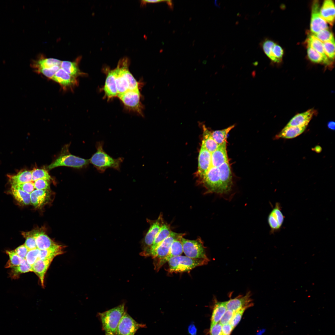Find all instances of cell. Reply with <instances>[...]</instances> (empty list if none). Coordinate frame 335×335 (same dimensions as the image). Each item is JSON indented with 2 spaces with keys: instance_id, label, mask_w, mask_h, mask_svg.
I'll list each match as a JSON object with an SVG mask.
<instances>
[{
  "instance_id": "f35d334b",
  "label": "cell",
  "mask_w": 335,
  "mask_h": 335,
  "mask_svg": "<svg viewBox=\"0 0 335 335\" xmlns=\"http://www.w3.org/2000/svg\"><path fill=\"white\" fill-rule=\"evenodd\" d=\"M6 253L8 255L9 260L6 266V267L11 268L18 266L22 263L24 259L18 256L14 251H7Z\"/></svg>"
},
{
  "instance_id": "c3c4849f",
  "label": "cell",
  "mask_w": 335,
  "mask_h": 335,
  "mask_svg": "<svg viewBox=\"0 0 335 335\" xmlns=\"http://www.w3.org/2000/svg\"><path fill=\"white\" fill-rule=\"evenodd\" d=\"M248 308L244 307L234 312L229 323L234 329L239 323L244 311Z\"/></svg>"
},
{
  "instance_id": "d6986e66",
  "label": "cell",
  "mask_w": 335,
  "mask_h": 335,
  "mask_svg": "<svg viewBox=\"0 0 335 335\" xmlns=\"http://www.w3.org/2000/svg\"><path fill=\"white\" fill-rule=\"evenodd\" d=\"M30 203L34 207L40 208L50 200L51 195L48 190H36L30 194Z\"/></svg>"
},
{
  "instance_id": "7c38bea8",
  "label": "cell",
  "mask_w": 335,
  "mask_h": 335,
  "mask_svg": "<svg viewBox=\"0 0 335 335\" xmlns=\"http://www.w3.org/2000/svg\"><path fill=\"white\" fill-rule=\"evenodd\" d=\"M320 4L318 1H313L311 8L310 29L312 34L317 33L324 29H328L327 22L321 16Z\"/></svg>"
},
{
  "instance_id": "ab89813d",
  "label": "cell",
  "mask_w": 335,
  "mask_h": 335,
  "mask_svg": "<svg viewBox=\"0 0 335 335\" xmlns=\"http://www.w3.org/2000/svg\"><path fill=\"white\" fill-rule=\"evenodd\" d=\"M35 230L28 232H23L22 234L25 238L24 244L29 250L37 248L35 237Z\"/></svg>"
},
{
  "instance_id": "8d00e7d4",
  "label": "cell",
  "mask_w": 335,
  "mask_h": 335,
  "mask_svg": "<svg viewBox=\"0 0 335 335\" xmlns=\"http://www.w3.org/2000/svg\"><path fill=\"white\" fill-rule=\"evenodd\" d=\"M11 268L10 275L11 277L14 279L17 278L21 274L32 271V266L27 262L25 259L20 265Z\"/></svg>"
},
{
  "instance_id": "e575fe53",
  "label": "cell",
  "mask_w": 335,
  "mask_h": 335,
  "mask_svg": "<svg viewBox=\"0 0 335 335\" xmlns=\"http://www.w3.org/2000/svg\"><path fill=\"white\" fill-rule=\"evenodd\" d=\"M234 127L235 125H233L223 129L215 130L211 132L213 138L218 145L226 142L228 134Z\"/></svg>"
},
{
  "instance_id": "b9f144b4",
  "label": "cell",
  "mask_w": 335,
  "mask_h": 335,
  "mask_svg": "<svg viewBox=\"0 0 335 335\" xmlns=\"http://www.w3.org/2000/svg\"><path fill=\"white\" fill-rule=\"evenodd\" d=\"M325 53L328 58L334 60L335 57L334 39L323 42Z\"/></svg>"
},
{
  "instance_id": "94428289",
  "label": "cell",
  "mask_w": 335,
  "mask_h": 335,
  "mask_svg": "<svg viewBox=\"0 0 335 335\" xmlns=\"http://www.w3.org/2000/svg\"><path fill=\"white\" fill-rule=\"evenodd\" d=\"M172 1L171 0H167L166 1L167 3L171 8L173 7L172 3Z\"/></svg>"
},
{
  "instance_id": "f6af8a7d",
  "label": "cell",
  "mask_w": 335,
  "mask_h": 335,
  "mask_svg": "<svg viewBox=\"0 0 335 335\" xmlns=\"http://www.w3.org/2000/svg\"><path fill=\"white\" fill-rule=\"evenodd\" d=\"M11 187L20 189L30 194L35 189L34 182L31 181L25 183L12 185Z\"/></svg>"
},
{
  "instance_id": "7bdbcfd3",
  "label": "cell",
  "mask_w": 335,
  "mask_h": 335,
  "mask_svg": "<svg viewBox=\"0 0 335 335\" xmlns=\"http://www.w3.org/2000/svg\"><path fill=\"white\" fill-rule=\"evenodd\" d=\"M312 34L322 42L334 39L332 33L328 29Z\"/></svg>"
},
{
  "instance_id": "e0dca14e",
  "label": "cell",
  "mask_w": 335,
  "mask_h": 335,
  "mask_svg": "<svg viewBox=\"0 0 335 335\" xmlns=\"http://www.w3.org/2000/svg\"><path fill=\"white\" fill-rule=\"evenodd\" d=\"M220 180L226 195L230 192L233 185L232 176L229 162L218 167Z\"/></svg>"
},
{
  "instance_id": "9f6ffc18",
  "label": "cell",
  "mask_w": 335,
  "mask_h": 335,
  "mask_svg": "<svg viewBox=\"0 0 335 335\" xmlns=\"http://www.w3.org/2000/svg\"><path fill=\"white\" fill-rule=\"evenodd\" d=\"M188 332L191 335H196L197 329L193 324H191L189 326Z\"/></svg>"
},
{
  "instance_id": "5bb4252c",
  "label": "cell",
  "mask_w": 335,
  "mask_h": 335,
  "mask_svg": "<svg viewBox=\"0 0 335 335\" xmlns=\"http://www.w3.org/2000/svg\"><path fill=\"white\" fill-rule=\"evenodd\" d=\"M106 78L103 90L104 97L110 100L118 96V93L116 83V72L115 69H111L108 67H104L103 69Z\"/></svg>"
},
{
  "instance_id": "f5cc1de1",
  "label": "cell",
  "mask_w": 335,
  "mask_h": 335,
  "mask_svg": "<svg viewBox=\"0 0 335 335\" xmlns=\"http://www.w3.org/2000/svg\"><path fill=\"white\" fill-rule=\"evenodd\" d=\"M14 251L20 257L25 259L29 250L25 245L24 244L17 247Z\"/></svg>"
},
{
  "instance_id": "d4e9b609",
  "label": "cell",
  "mask_w": 335,
  "mask_h": 335,
  "mask_svg": "<svg viewBox=\"0 0 335 335\" xmlns=\"http://www.w3.org/2000/svg\"><path fill=\"white\" fill-rule=\"evenodd\" d=\"M61 61L52 58H46L42 55L32 62L31 66L34 70L40 69H49L61 65Z\"/></svg>"
},
{
  "instance_id": "1f68e13d",
  "label": "cell",
  "mask_w": 335,
  "mask_h": 335,
  "mask_svg": "<svg viewBox=\"0 0 335 335\" xmlns=\"http://www.w3.org/2000/svg\"><path fill=\"white\" fill-rule=\"evenodd\" d=\"M11 185L32 181V171L22 170L15 175H8Z\"/></svg>"
},
{
  "instance_id": "816d5d0a",
  "label": "cell",
  "mask_w": 335,
  "mask_h": 335,
  "mask_svg": "<svg viewBox=\"0 0 335 335\" xmlns=\"http://www.w3.org/2000/svg\"><path fill=\"white\" fill-rule=\"evenodd\" d=\"M234 312L231 310L227 309L219 323L222 326L229 324Z\"/></svg>"
},
{
  "instance_id": "277c9868",
  "label": "cell",
  "mask_w": 335,
  "mask_h": 335,
  "mask_svg": "<svg viewBox=\"0 0 335 335\" xmlns=\"http://www.w3.org/2000/svg\"><path fill=\"white\" fill-rule=\"evenodd\" d=\"M209 261V259H193L180 255L173 257L168 261V271L171 273L188 272L197 266L207 264Z\"/></svg>"
},
{
  "instance_id": "8992f818",
  "label": "cell",
  "mask_w": 335,
  "mask_h": 335,
  "mask_svg": "<svg viewBox=\"0 0 335 335\" xmlns=\"http://www.w3.org/2000/svg\"><path fill=\"white\" fill-rule=\"evenodd\" d=\"M185 233H178L172 231L169 235L151 253V255L154 259V269L157 271L161 268L160 264L162 260L168 255L171 247L173 241Z\"/></svg>"
},
{
  "instance_id": "681fc988",
  "label": "cell",
  "mask_w": 335,
  "mask_h": 335,
  "mask_svg": "<svg viewBox=\"0 0 335 335\" xmlns=\"http://www.w3.org/2000/svg\"><path fill=\"white\" fill-rule=\"evenodd\" d=\"M275 43L272 41L267 40L265 41L262 44L264 51L267 56L273 61V57L272 54V48Z\"/></svg>"
},
{
  "instance_id": "db71d44e",
  "label": "cell",
  "mask_w": 335,
  "mask_h": 335,
  "mask_svg": "<svg viewBox=\"0 0 335 335\" xmlns=\"http://www.w3.org/2000/svg\"><path fill=\"white\" fill-rule=\"evenodd\" d=\"M222 325L218 323L213 325L211 326L210 329V335H221Z\"/></svg>"
},
{
  "instance_id": "91938a15",
  "label": "cell",
  "mask_w": 335,
  "mask_h": 335,
  "mask_svg": "<svg viewBox=\"0 0 335 335\" xmlns=\"http://www.w3.org/2000/svg\"><path fill=\"white\" fill-rule=\"evenodd\" d=\"M322 148L319 145H317L312 149V150L317 153H319L322 151Z\"/></svg>"
},
{
  "instance_id": "74e56055",
  "label": "cell",
  "mask_w": 335,
  "mask_h": 335,
  "mask_svg": "<svg viewBox=\"0 0 335 335\" xmlns=\"http://www.w3.org/2000/svg\"><path fill=\"white\" fill-rule=\"evenodd\" d=\"M307 53L308 58L312 62L317 63H323L328 65L331 64L327 61L320 53L313 48L307 46Z\"/></svg>"
},
{
  "instance_id": "bcb514c9",
  "label": "cell",
  "mask_w": 335,
  "mask_h": 335,
  "mask_svg": "<svg viewBox=\"0 0 335 335\" xmlns=\"http://www.w3.org/2000/svg\"><path fill=\"white\" fill-rule=\"evenodd\" d=\"M283 54L284 51L282 48L279 45L275 44L272 50V54L273 57V61L277 63L280 62L282 60Z\"/></svg>"
},
{
  "instance_id": "484cf974",
  "label": "cell",
  "mask_w": 335,
  "mask_h": 335,
  "mask_svg": "<svg viewBox=\"0 0 335 335\" xmlns=\"http://www.w3.org/2000/svg\"><path fill=\"white\" fill-rule=\"evenodd\" d=\"M81 58V57H78L73 62L62 61L60 67L68 74L76 78L79 76L85 75V73L80 71L78 67V63Z\"/></svg>"
},
{
  "instance_id": "7402d4cb",
  "label": "cell",
  "mask_w": 335,
  "mask_h": 335,
  "mask_svg": "<svg viewBox=\"0 0 335 335\" xmlns=\"http://www.w3.org/2000/svg\"><path fill=\"white\" fill-rule=\"evenodd\" d=\"M52 261L38 259L32 266V271L38 277L42 286L44 287V279L46 272Z\"/></svg>"
},
{
  "instance_id": "6da1fadb",
  "label": "cell",
  "mask_w": 335,
  "mask_h": 335,
  "mask_svg": "<svg viewBox=\"0 0 335 335\" xmlns=\"http://www.w3.org/2000/svg\"><path fill=\"white\" fill-rule=\"evenodd\" d=\"M130 63L129 59L124 57L119 60L115 68L118 95L128 90L139 89L141 85L130 72L129 69Z\"/></svg>"
},
{
  "instance_id": "7a4b0ae2",
  "label": "cell",
  "mask_w": 335,
  "mask_h": 335,
  "mask_svg": "<svg viewBox=\"0 0 335 335\" xmlns=\"http://www.w3.org/2000/svg\"><path fill=\"white\" fill-rule=\"evenodd\" d=\"M104 144L103 141L96 142V151L89 159V163L92 164L100 173L104 172L109 168L120 171L121 164L123 161L124 158H112L104 150Z\"/></svg>"
},
{
  "instance_id": "83f0119b",
  "label": "cell",
  "mask_w": 335,
  "mask_h": 335,
  "mask_svg": "<svg viewBox=\"0 0 335 335\" xmlns=\"http://www.w3.org/2000/svg\"><path fill=\"white\" fill-rule=\"evenodd\" d=\"M202 127L203 138L202 143L204 144L206 149L211 153L216 150L219 145L213 138L211 132L205 125L203 124Z\"/></svg>"
},
{
  "instance_id": "30bf717a",
  "label": "cell",
  "mask_w": 335,
  "mask_h": 335,
  "mask_svg": "<svg viewBox=\"0 0 335 335\" xmlns=\"http://www.w3.org/2000/svg\"><path fill=\"white\" fill-rule=\"evenodd\" d=\"M89 159H85L71 154H63L48 166L47 168L51 170L60 166H66L80 168L87 166Z\"/></svg>"
},
{
  "instance_id": "cb8c5ba5",
  "label": "cell",
  "mask_w": 335,
  "mask_h": 335,
  "mask_svg": "<svg viewBox=\"0 0 335 335\" xmlns=\"http://www.w3.org/2000/svg\"><path fill=\"white\" fill-rule=\"evenodd\" d=\"M35 237L37 248L40 250L47 249L58 245L42 230H35Z\"/></svg>"
},
{
  "instance_id": "52a82bcc",
  "label": "cell",
  "mask_w": 335,
  "mask_h": 335,
  "mask_svg": "<svg viewBox=\"0 0 335 335\" xmlns=\"http://www.w3.org/2000/svg\"><path fill=\"white\" fill-rule=\"evenodd\" d=\"M183 252L185 256L193 259H208L206 252V248L201 239L199 237L195 240L181 238Z\"/></svg>"
},
{
  "instance_id": "3957f363",
  "label": "cell",
  "mask_w": 335,
  "mask_h": 335,
  "mask_svg": "<svg viewBox=\"0 0 335 335\" xmlns=\"http://www.w3.org/2000/svg\"><path fill=\"white\" fill-rule=\"evenodd\" d=\"M124 312L125 304L123 303L99 313L105 335H115L118 325Z\"/></svg>"
},
{
  "instance_id": "4dcf8cb0",
  "label": "cell",
  "mask_w": 335,
  "mask_h": 335,
  "mask_svg": "<svg viewBox=\"0 0 335 335\" xmlns=\"http://www.w3.org/2000/svg\"><path fill=\"white\" fill-rule=\"evenodd\" d=\"M227 310L226 302H216L211 318V326L218 323Z\"/></svg>"
},
{
  "instance_id": "8fae6325",
  "label": "cell",
  "mask_w": 335,
  "mask_h": 335,
  "mask_svg": "<svg viewBox=\"0 0 335 335\" xmlns=\"http://www.w3.org/2000/svg\"><path fill=\"white\" fill-rule=\"evenodd\" d=\"M145 327V325L138 323L125 311L118 325L115 335H134L139 329Z\"/></svg>"
},
{
  "instance_id": "9c48e42d",
  "label": "cell",
  "mask_w": 335,
  "mask_h": 335,
  "mask_svg": "<svg viewBox=\"0 0 335 335\" xmlns=\"http://www.w3.org/2000/svg\"><path fill=\"white\" fill-rule=\"evenodd\" d=\"M141 96L139 89H136L128 90L117 97L127 109L143 116L144 106L141 101Z\"/></svg>"
},
{
  "instance_id": "f907efd6",
  "label": "cell",
  "mask_w": 335,
  "mask_h": 335,
  "mask_svg": "<svg viewBox=\"0 0 335 335\" xmlns=\"http://www.w3.org/2000/svg\"><path fill=\"white\" fill-rule=\"evenodd\" d=\"M35 188L37 190H48L50 185L49 181L44 179H38L34 181Z\"/></svg>"
},
{
  "instance_id": "44dd1931",
  "label": "cell",
  "mask_w": 335,
  "mask_h": 335,
  "mask_svg": "<svg viewBox=\"0 0 335 335\" xmlns=\"http://www.w3.org/2000/svg\"><path fill=\"white\" fill-rule=\"evenodd\" d=\"M228 162L226 142L219 145L216 150L211 153L212 166L218 168L224 163Z\"/></svg>"
},
{
  "instance_id": "ac0fdd59",
  "label": "cell",
  "mask_w": 335,
  "mask_h": 335,
  "mask_svg": "<svg viewBox=\"0 0 335 335\" xmlns=\"http://www.w3.org/2000/svg\"><path fill=\"white\" fill-rule=\"evenodd\" d=\"M51 79L59 83L64 89L71 88L78 84L77 78L68 74L61 68Z\"/></svg>"
},
{
  "instance_id": "ba28073f",
  "label": "cell",
  "mask_w": 335,
  "mask_h": 335,
  "mask_svg": "<svg viewBox=\"0 0 335 335\" xmlns=\"http://www.w3.org/2000/svg\"><path fill=\"white\" fill-rule=\"evenodd\" d=\"M150 227L142 243V251L141 254L144 256H150L151 248L161 227L164 223L163 215L161 213L158 218L154 221L149 220Z\"/></svg>"
},
{
  "instance_id": "d590c367",
  "label": "cell",
  "mask_w": 335,
  "mask_h": 335,
  "mask_svg": "<svg viewBox=\"0 0 335 335\" xmlns=\"http://www.w3.org/2000/svg\"><path fill=\"white\" fill-rule=\"evenodd\" d=\"M11 191L15 199L20 203L27 205L30 203V194L12 187Z\"/></svg>"
},
{
  "instance_id": "4316f807",
  "label": "cell",
  "mask_w": 335,
  "mask_h": 335,
  "mask_svg": "<svg viewBox=\"0 0 335 335\" xmlns=\"http://www.w3.org/2000/svg\"><path fill=\"white\" fill-rule=\"evenodd\" d=\"M307 126L285 127L276 136L278 138L290 139L294 138L302 134Z\"/></svg>"
},
{
  "instance_id": "ffe728a7",
  "label": "cell",
  "mask_w": 335,
  "mask_h": 335,
  "mask_svg": "<svg viewBox=\"0 0 335 335\" xmlns=\"http://www.w3.org/2000/svg\"><path fill=\"white\" fill-rule=\"evenodd\" d=\"M314 111L310 109L297 114L293 117L285 126L286 127L307 126L314 114Z\"/></svg>"
},
{
  "instance_id": "7dc6e473",
  "label": "cell",
  "mask_w": 335,
  "mask_h": 335,
  "mask_svg": "<svg viewBox=\"0 0 335 335\" xmlns=\"http://www.w3.org/2000/svg\"><path fill=\"white\" fill-rule=\"evenodd\" d=\"M60 66H56L49 69H40L35 70V71L41 74L47 78L52 79L56 71L60 68Z\"/></svg>"
},
{
  "instance_id": "680465c9",
  "label": "cell",
  "mask_w": 335,
  "mask_h": 335,
  "mask_svg": "<svg viewBox=\"0 0 335 335\" xmlns=\"http://www.w3.org/2000/svg\"><path fill=\"white\" fill-rule=\"evenodd\" d=\"M335 123L334 121H330L328 123V128L331 130H334L335 129Z\"/></svg>"
},
{
  "instance_id": "f1b7e54d",
  "label": "cell",
  "mask_w": 335,
  "mask_h": 335,
  "mask_svg": "<svg viewBox=\"0 0 335 335\" xmlns=\"http://www.w3.org/2000/svg\"><path fill=\"white\" fill-rule=\"evenodd\" d=\"M183 236H181L176 239L173 242L168 255L162 261L161 267L171 258L181 255L183 252V249L181 240Z\"/></svg>"
},
{
  "instance_id": "4fadbf2b",
  "label": "cell",
  "mask_w": 335,
  "mask_h": 335,
  "mask_svg": "<svg viewBox=\"0 0 335 335\" xmlns=\"http://www.w3.org/2000/svg\"><path fill=\"white\" fill-rule=\"evenodd\" d=\"M211 166V153L206 149L202 142L198 157V168L195 174L198 183L203 179Z\"/></svg>"
},
{
  "instance_id": "603a6c76",
  "label": "cell",
  "mask_w": 335,
  "mask_h": 335,
  "mask_svg": "<svg viewBox=\"0 0 335 335\" xmlns=\"http://www.w3.org/2000/svg\"><path fill=\"white\" fill-rule=\"evenodd\" d=\"M319 12L321 16L326 22L333 25L335 19V5L333 1H324L320 8Z\"/></svg>"
},
{
  "instance_id": "2e32d148",
  "label": "cell",
  "mask_w": 335,
  "mask_h": 335,
  "mask_svg": "<svg viewBox=\"0 0 335 335\" xmlns=\"http://www.w3.org/2000/svg\"><path fill=\"white\" fill-rule=\"evenodd\" d=\"M251 294L248 292L245 295H239L234 298H230L226 301L227 309L234 312L244 307L249 308L253 306Z\"/></svg>"
},
{
  "instance_id": "6f0895ef",
  "label": "cell",
  "mask_w": 335,
  "mask_h": 335,
  "mask_svg": "<svg viewBox=\"0 0 335 335\" xmlns=\"http://www.w3.org/2000/svg\"><path fill=\"white\" fill-rule=\"evenodd\" d=\"M167 0H143L141 1V5L144 6L147 3H156L161 2H166Z\"/></svg>"
},
{
  "instance_id": "5b68a950",
  "label": "cell",
  "mask_w": 335,
  "mask_h": 335,
  "mask_svg": "<svg viewBox=\"0 0 335 335\" xmlns=\"http://www.w3.org/2000/svg\"><path fill=\"white\" fill-rule=\"evenodd\" d=\"M198 183L205 188V194L215 193L223 197L226 195L220 179L218 168L211 166Z\"/></svg>"
},
{
  "instance_id": "ee69618b",
  "label": "cell",
  "mask_w": 335,
  "mask_h": 335,
  "mask_svg": "<svg viewBox=\"0 0 335 335\" xmlns=\"http://www.w3.org/2000/svg\"><path fill=\"white\" fill-rule=\"evenodd\" d=\"M40 250L37 248L29 250L25 258L27 262L32 266L39 259Z\"/></svg>"
},
{
  "instance_id": "11a10c76",
  "label": "cell",
  "mask_w": 335,
  "mask_h": 335,
  "mask_svg": "<svg viewBox=\"0 0 335 335\" xmlns=\"http://www.w3.org/2000/svg\"><path fill=\"white\" fill-rule=\"evenodd\" d=\"M234 328L229 323L222 326L221 335H230Z\"/></svg>"
},
{
  "instance_id": "f546056e",
  "label": "cell",
  "mask_w": 335,
  "mask_h": 335,
  "mask_svg": "<svg viewBox=\"0 0 335 335\" xmlns=\"http://www.w3.org/2000/svg\"><path fill=\"white\" fill-rule=\"evenodd\" d=\"M172 231L169 224L164 222L157 235L151 248L150 256L151 253L170 234Z\"/></svg>"
},
{
  "instance_id": "60d3db41",
  "label": "cell",
  "mask_w": 335,
  "mask_h": 335,
  "mask_svg": "<svg viewBox=\"0 0 335 335\" xmlns=\"http://www.w3.org/2000/svg\"><path fill=\"white\" fill-rule=\"evenodd\" d=\"M31 171L32 181L38 179H44L49 181L51 179L48 172L44 169L35 168Z\"/></svg>"
},
{
  "instance_id": "836d02e7",
  "label": "cell",
  "mask_w": 335,
  "mask_h": 335,
  "mask_svg": "<svg viewBox=\"0 0 335 335\" xmlns=\"http://www.w3.org/2000/svg\"><path fill=\"white\" fill-rule=\"evenodd\" d=\"M307 45L310 47L321 54L324 58L330 64L332 63L330 59L326 55L323 47V43L312 34L310 35L306 40Z\"/></svg>"
},
{
  "instance_id": "d6a6232c",
  "label": "cell",
  "mask_w": 335,
  "mask_h": 335,
  "mask_svg": "<svg viewBox=\"0 0 335 335\" xmlns=\"http://www.w3.org/2000/svg\"><path fill=\"white\" fill-rule=\"evenodd\" d=\"M63 248V246L58 244L50 248L40 250L39 259H46L52 261L56 256L64 253Z\"/></svg>"
},
{
  "instance_id": "9a60e30c",
  "label": "cell",
  "mask_w": 335,
  "mask_h": 335,
  "mask_svg": "<svg viewBox=\"0 0 335 335\" xmlns=\"http://www.w3.org/2000/svg\"><path fill=\"white\" fill-rule=\"evenodd\" d=\"M284 218L280 203H276L268 217V223L271 232L273 233L280 229L283 224Z\"/></svg>"
}]
</instances>
